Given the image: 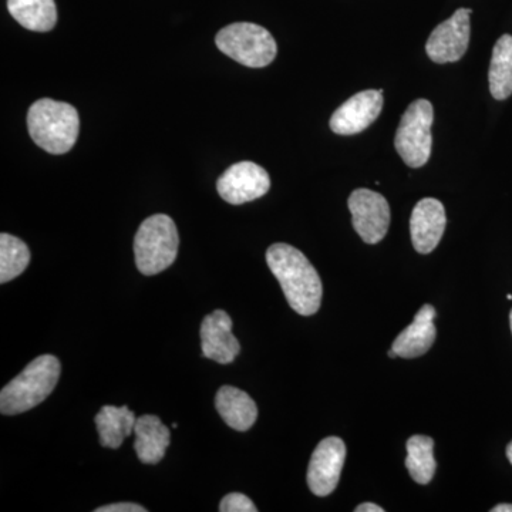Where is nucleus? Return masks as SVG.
I'll use <instances>...</instances> for the list:
<instances>
[{
	"mask_svg": "<svg viewBox=\"0 0 512 512\" xmlns=\"http://www.w3.org/2000/svg\"><path fill=\"white\" fill-rule=\"evenodd\" d=\"M177 227L168 215L157 214L147 218L134 238V256L138 271L146 276L160 274L177 259Z\"/></svg>",
	"mask_w": 512,
	"mask_h": 512,
	"instance_id": "4",
	"label": "nucleus"
},
{
	"mask_svg": "<svg viewBox=\"0 0 512 512\" xmlns=\"http://www.w3.org/2000/svg\"><path fill=\"white\" fill-rule=\"evenodd\" d=\"M389 356H390V357H393V359H394V357H396L397 355H396V352H394V350L392 349V350H390V352H389Z\"/></svg>",
	"mask_w": 512,
	"mask_h": 512,
	"instance_id": "27",
	"label": "nucleus"
},
{
	"mask_svg": "<svg viewBox=\"0 0 512 512\" xmlns=\"http://www.w3.org/2000/svg\"><path fill=\"white\" fill-rule=\"evenodd\" d=\"M215 43L224 55L252 69L268 66L278 53L271 33L255 23H232L218 32Z\"/></svg>",
	"mask_w": 512,
	"mask_h": 512,
	"instance_id": "5",
	"label": "nucleus"
},
{
	"mask_svg": "<svg viewBox=\"0 0 512 512\" xmlns=\"http://www.w3.org/2000/svg\"><path fill=\"white\" fill-rule=\"evenodd\" d=\"M266 262L282 286L289 306L302 316L315 315L322 302V281L309 259L288 244H274Z\"/></svg>",
	"mask_w": 512,
	"mask_h": 512,
	"instance_id": "1",
	"label": "nucleus"
},
{
	"mask_svg": "<svg viewBox=\"0 0 512 512\" xmlns=\"http://www.w3.org/2000/svg\"><path fill=\"white\" fill-rule=\"evenodd\" d=\"M12 18L33 32H49L56 26L55 0H8Z\"/></svg>",
	"mask_w": 512,
	"mask_h": 512,
	"instance_id": "18",
	"label": "nucleus"
},
{
	"mask_svg": "<svg viewBox=\"0 0 512 512\" xmlns=\"http://www.w3.org/2000/svg\"><path fill=\"white\" fill-rule=\"evenodd\" d=\"M356 512H384L382 507L372 503H363L356 507Z\"/></svg>",
	"mask_w": 512,
	"mask_h": 512,
	"instance_id": "24",
	"label": "nucleus"
},
{
	"mask_svg": "<svg viewBox=\"0 0 512 512\" xmlns=\"http://www.w3.org/2000/svg\"><path fill=\"white\" fill-rule=\"evenodd\" d=\"M507 457H508V460H510L511 464H512V441L510 444H508V447H507Z\"/></svg>",
	"mask_w": 512,
	"mask_h": 512,
	"instance_id": "26",
	"label": "nucleus"
},
{
	"mask_svg": "<svg viewBox=\"0 0 512 512\" xmlns=\"http://www.w3.org/2000/svg\"><path fill=\"white\" fill-rule=\"evenodd\" d=\"M97 431L103 447L119 448L134 433L137 417L127 406H104L96 416Z\"/></svg>",
	"mask_w": 512,
	"mask_h": 512,
	"instance_id": "17",
	"label": "nucleus"
},
{
	"mask_svg": "<svg viewBox=\"0 0 512 512\" xmlns=\"http://www.w3.org/2000/svg\"><path fill=\"white\" fill-rule=\"evenodd\" d=\"M345 458L346 446L342 439L328 437L320 441L313 451L306 477L313 494L326 497L336 490Z\"/></svg>",
	"mask_w": 512,
	"mask_h": 512,
	"instance_id": "10",
	"label": "nucleus"
},
{
	"mask_svg": "<svg viewBox=\"0 0 512 512\" xmlns=\"http://www.w3.org/2000/svg\"><path fill=\"white\" fill-rule=\"evenodd\" d=\"M471 13V9H458L450 19L431 32L426 52L434 63H456L466 55L470 43Z\"/></svg>",
	"mask_w": 512,
	"mask_h": 512,
	"instance_id": "9",
	"label": "nucleus"
},
{
	"mask_svg": "<svg viewBox=\"0 0 512 512\" xmlns=\"http://www.w3.org/2000/svg\"><path fill=\"white\" fill-rule=\"evenodd\" d=\"M202 356L221 365L234 362L241 345L232 333V319L225 311H214L205 316L201 325Z\"/></svg>",
	"mask_w": 512,
	"mask_h": 512,
	"instance_id": "12",
	"label": "nucleus"
},
{
	"mask_svg": "<svg viewBox=\"0 0 512 512\" xmlns=\"http://www.w3.org/2000/svg\"><path fill=\"white\" fill-rule=\"evenodd\" d=\"M433 120L434 110L429 100L413 101L403 114L394 137V147L409 167L420 168L429 163Z\"/></svg>",
	"mask_w": 512,
	"mask_h": 512,
	"instance_id": "6",
	"label": "nucleus"
},
{
	"mask_svg": "<svg viewBox=\"0 0 512 512\" xmlns=\"http://www.w3.org/2000/svg\"><path fill=\"white\" fill-rule=\"evenodd\" d=\"M353 227L366 244H379L390 225L389 202L379 192L359 188L350 194Z\"/></svg>",
	"mask_w": 512,
	"mask_h": 512,
	"instance_id": "7",
	"label": "nucleus"
},
{
	"mask_svg": "<svg viewBox=\"0 0 512 512\" xmlns=\"http://www.w3.org/2000/svg\"><path fill=\"white\" fill-rule=\"evenodd\" d=\"M490 92L495 100H505L512 94V36L504 35L495 43L491 57Z\"/></svg>",
	"mask_w": 512,
	"mask_h": 512,
	"instance_id": "19",
	"label": "nucleus"
},
{
	"mask_svg": "<svg viewBox=\"0 0 512 512\" xmlns=\"http://www.w3.org/2000/svg\"><path fill=\"white\" fill-rule=\"evenodd\" d=\"M62 365L52 355L36 357L0 393V412L6 416L28 412L45 402L59 382Z\"/></svg>",
	"mask_w": 512,
	"mask_h": 512,
	"instance_id": "3",
	"label": "nucleus"
},
{
	"mask_svg": "<svg viewBox=\"0 0 512 512\" xmlns=\"http://www.w3.org/2000/svg\"><path fill=\"white\" fill-rule=\"evenodd\" d=\"M221 512H256L258 508L247 497L239 493H231L222 498L220 504Z\"/></svg>",
	"mask_w": 512,
	"mask_h": 512,
	"instance_id": "22",
	"label": "nucleus"
},
{
	"mask_svg": "<svg viewBox=\"0 0 512 512\" xmlns=\"http://www.w3.org/2000/svg\"><path fill=\"white\" fill-rule=\"evenodd\" d=\"M30 262L28 245L13 235H0V282L12 281L25 272Z\"/></svg>",
	"mask_w": 512,
	"mask_h": 512,
	"instance_id": "21",
	"label": "nucleus"
},
{
	"mask_svg": "<svg viewBox=\"0 0 512 512\" xmlns=\"http://www.w3.org/2000/svg\"><path fill=\"white\" fill-rule=\"evenodd\" d=\"M383 110V89L356 93L333 113L329 126L339 136H353L372 126Z\"/></svg>",
	"mask_w": 512,
	"mask_h": 512,
	"instance_id": "11",
	"label": "nucleus"
},
{
	"mask_svg": "<svg viewBox=\"0 0 512 512\" xmlns=\"http://www.w3.org/2000/svg\"><path fill=\"white\" fill-rule=\"evenodd\" d=\"M434 441L427 436H413L407 441L406 467L419 484H429L436 473Z\"/></svg>",
	"mask_w": 512,
	"mask_h": 512,
	"instance_id": "20",
	"label": "nucleus"
},
{
	"mask_svg": "<svg viewBox=\"0 0 512 512\" xmlns=\"http://www.w3.org/2000/svg\"><path fill=\"white\" fill-rule=\"evenodd\" d=\"M96 512H147L146 508L133 503H117L97 508Z\"/></svg>",
	"mask_w": 512,
	"mask_h": 512,
	"instance_id": "23",
	"label": "nucleus"
},
{
	"mask_svg": "<svg viewBox=\"0 0 512 512\" xmlns=\"http://www.w3.org/2000/svg\"><path fill=\"white\" fill-rule=\"evenodd\" d=\"M134 450L141 463L158 464L163 460L165 451L170 446V429L153 414L138 417L134 427Z\"/></svg>",
	"mask_w": 512,
	"mask_h": 512,
	"instance_id": "15",
	"label": "nucleus"
},
{
	"mask_svg": "<svg viewBox=\"0 0 512 512\" xmlns=\"http://www.w3.org/2000/svg\"><path fill=\"white\" fill-rule=\"evenodd\" d=\"M215 407L231 429L247 431L258 419V407L248 393L234 386H224L215 396Z\"/></svg>",
	"mask_w": 512,
	"mask_h": 512,
	"instance_id": "16",
	"label": "nucleus"
},
{
	"mask_svg": "<svg viewBox=\"0 0 512 512\" xmlns=\"http://www.w3.org/2000/svg\"><path fill=\"white\" fill-rule=\"evenodd\" d=\"M271 188V178L261 165L242 161L231 165L218 178L217 190L228 204L241 205L264 197Z\"/></svg>",
	"mask_w": 512,
	"mask_h": 512,
	"instance_id": "8",
	"label": "nucleus"
},
{
	"mask_svg": "<svg viewBox=\"0 0 512 512\" xmlns=\"http://www.w3.org/2000/svg\"><path fill=\"white\" fill-rule=\"evenodd\" d=\"M436 309L431 305H424L414 316L412 325L403 330L394 340L392 349L399 357L413 359L429 352L436 340L437 330L434 325Z\"/></svg>",
	"mask_w": 512,
	"mask_h": 512,
	"instance_id": "14",
	"label": "nucleus"
},
{
	"mask_svg": "<svg viewBox=\"0 0 512 512\" xmlns=\"http://www.w3.org/2000/svg\"><path fill=\"white\" fill-rule=\"evenodd\" d=\"M510 322H511V332H512V311L510 313Z\"/></svg>",
	"mask_w": 512,
	"mask_h": 512,
	"instance_id": "28",
	"label": "nucleus"
},
{
	"mask_svg": "<svg viewBox=\"0 0 512 512\" xmlns=\"http://www.w3.org/2000/svg\"><path fill=\"white\" fill-rule=\"evenodd\" d=\"M491 512H512V504H500L494 507Z\"/></svg>",
	"mask_w": 512,
	"mask_h": 512,
	"instance_id": "25",
	"label": "nucleus"
},
{
	"mask_svg": "<svg viewBox=\"0 0 512 512\" xmlns=\"http://www.w3.org/2000/svg\"><path fill=\"white\" fill-rule=\"evenodd\" d=\"M30 137L50 154H66L79 137V113L70 104L52 99L37 100L28 113Z\"/></svg>",
	"mask_w": 512,
	"mask_h": 512,
	"instance_id": "2",
	"label": "nucleus"
},
{
	"mask_svg": "<svg viewBox=\"0 0 512 512\" xmlns=\"http://www.w3.org/2000/svg\"><path fill=\"white\" fill-rule=\"evenodd\" d=\"M446 210L436 198L417 202L410 218L413 247L419 254H430L437 248L446 231Z\"/></svg>",
	"mask_w": 512,
	"mask_h": 512,
	"instance_id": "13",
	"label": "nucleus"
}]
</instances>
